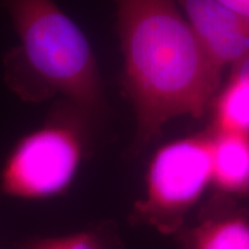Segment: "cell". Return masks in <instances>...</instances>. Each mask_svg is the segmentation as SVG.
I'll return each instance as SVG.
<instances>
[{"label": "cell", "instance_id": "1", "mask_svg": "<svg viewBox=\"0 0 249 249\" xmlns=\"http://www.w3.org/2000/svg\"><path fill=\"white\" fill-rule=\"evenodd\" d=\"M123 88L136 118L133 154L171 119L198 118L213 104L222 70L174 0H116Z\"/></svg>", "mask_w": 249, "mask_h": 249}, {"label": "cell", "instance_id": "2", "mask_svg": "<svg viewBox=\"0 0 249 249\" xmlns=\"http://www.w3.org/2000/svg\"><path fill=\"white\" fill-rule=\"evenodd\" d=\"M18 45L4 59L8 88L28 103L59 97L93 124L105 110L95 54L85 33L53 0H0Z\"/></svg>", "mask_w": 249, "mask_h": 249}, {"label": "cell", "instance_id": "3", "mask_svg": "<svg viewBox=\"0 0 249 249\" xmlns=\"http://www.w3.org/2000/svg\"><path fill=\"white\" fill-rule=\"evenodd\" d=\"M92 124L82 111L60 99L43 124L9 151L0 171L2 194L38 201L67 192L89 152Z\"/></svg>", "mask_w": 249, "mask_h": 249}, {"label": "cell", "instance_id": "4", "mask_svg": "<svg viewBox=\"0 0 249 249\" xmlns=\"http://www.w3.org/2000/svg\"><path fill=\"white\" fill-rule=\"evenodd\" d=\"M213 185L211 132L176 140L152 155L144 193L133 205L129 219L164 235H174Z\"/></svg>", "mask_w": 249, "mask_h": 249}, {"label": "cell", "instance_id": "5", "mask_svg": "<svg viewBox=\"0 0 249 249\" xmlns=\"http://www.w3.org/2000/svg\"><path fill=\"white\" fill-rule=\"evenodd\" d=\"M220 70L249 53V21L218 0H174Z\"/></svg>", "mask_w": 249, "mask_h": 249}, {"label": "cell", "instance_id": "6", "mask_svg": "<svg viewBox=\"0 0 249 249\" xmlns=\"http://www.w3.org/2000/svg\"><path fill=\"white\" fill-rule=\"evenodd\" d=\"M173 236L180 249H249V210L216 194Z\"/></svg>", "mask_w": 249, "mask_h": 249}, {"label": "cell", "instance_id": "7", "mask_svg": "<svg viewBox=\"0 0 249 249\" xmlns=\"http://www.w3.org/2000/svg\"><path fill=\"white\" fill-rule=\"evenodd\" d=\"M213 186L217 194H249V135L211 129Z\"/></svg>", "mask_w": 249, "mask_h": 249}, {"label": "cell", "instance_id": "8", "mask_svg": "<svg viewBox=\"0 0 249 249\" xmlns=\"http://www.w3.org/2000/svg\"><path fill=\"white\" fill-rule=\"evenodd\" d=\"M214 98L211 129L249 135V81L230 74Z\"/></svg>", "mask_w": 249, "mask_h": 249}, {"label": "cell", "instance_id": "9", "mask_svg": "<svg viewBox=\"0 0 249 249\" xmlns=\"http://www.w3.org/2000/svg\"><path fill=\"white\" fill-rule=\"evenodd\" d=\"M110 229H95L68 235L42 238L27 242L21 249H113L118 247Z\"/></svg>", "mask_w": 249, "mask_h": 249}, {"label": "cell", "instance_id": "10", "mask_svg": "<svg viewBox=\"0 0 249 249\" xmlns=\"http://www.w3.org/2000/svg\"><path fill=\"white\" fill-rule=\"evenodd\" d=\"M218 1L249 21V0H218Z\"/></svg>", "mask_w": 249, "mask_h": 249}, {"label": "cell", "instance_id": "11", "mask_svg": "<svg viewBox=\"0 0 249 249\" xmlns=\"http://www.w3.org/2000/svg\"><path fill=\"white\" fill-rule=\"evenodd\" d=\"M231 75L242 77L249 81V53L236 61L231 67Z\"/></svg>", "mask_w": 249, "mask_h": 249}]
</instances>
